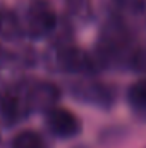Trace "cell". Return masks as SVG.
<instances>
[{
    "label": "cell",
    "instance_id": "6da1fadb",
    "mask_svg": "<svg viewBox=\"0 0 146 148\" xmlns=\"http://www.w3.org/2000/svg\"><path fill=\"white\" fill-rule=\"evenodd\" d=\"M57 26V16L53 9L43 2L35 0L26 10V33L31 38L48 36Z\"/></svg>",
    "mask_w": 146,
    "mask_h": 148
},
{
    "label": "cell",
    "instance_id": "7a4b0ae2",
    "mask_svg": "<svg viewBox=\"0 0 146 148\" xmlns=\"http://www.w3.org/2000/svg\"><path fill=\"white\" fill-rule=\"evenodd\" d=\"M45 121L48 131L62 140L74 138L81 133V121L71 110L62 107H52L45 112Z\"/></svg>",
    "mask_w": 146,
    "mask_h": 148
},
{
    "label": "cell",
    "instance_id": "3957f363",
    "mask_svg": "<svg viewBox=\"0 0 146 148\" xmlns=\"http://www.w3.org/2000/svg\"><path fill=\"white\" fill-rule=\"evenodd\" d=\"M26 105L29 112H46L48 109L55 107V102L59 100V90L52 83H31L23 86Z\"/></svg>",
    "mask_w": 146,
    "mask_h": 148
},
{
    "label": "cell",
    "instance_id": "277c9868",
    "mask_svg": "<svg viewBox=\"0 0 146 148\" xmlns=\"http://www.w3.org/2000/svg\"><path fill=\"white\" fill-rule=\"evenodd\" d=\"M74 97L84 103L95 105V107H102L107 109L113 103V91L110 90L107 84L96 83V81H81L76 83L72 86Z\"/></svg>",
    "mask_w": 146,
    "mask_h": 148
},
{
    "label": "cell",
    "instance_id": "5b68a950",
    "mask_svg": "<svg viewBox=\"0 0 146 148\" xmlns=\"http://www.w3.org/2000/svg\"><path fill=\"white\" fill-rule=\"evenodd\" d=\"M55 64L59 69L74 74H91L95 71L93 59L79 48H64L57 53Z\"/></svg>",
    "mask_w": 146,
    "mask_h": 148
},
{
    "label": "cell",
    "instance_id": "8992f818",
    "mask_svg": "<svg viewBox=\"0 0 146 148\" xmlns=\"http://www.w3.org/2000/svg\"><path fill=\"white\" fill-rule=\"evenodd\" d=\"M23 35V26L12 10H0V38L7 41L19 40Z\"/></svg>",
    "mask_w": 146,
    "mask_h": 148
},
{
    "label": "cell",
    "instance_id": "52a82bcc",
    "mask_svg": "<svg viewBox=\"0 0 146 148\" xmlns=\"http://www.w3.org/2000/svg\"><path fill=\"white\" fill-rule=\"evenodd\" d=\"M127 102L138 112H146V77L138 79L127 90Z\"/></svg>",
    "mask_w": 146,
    "mask_h": 148
},
{
    "label": "cell",
    "instance_id": "ba28073f",
    "mask_svg": "<svg viewBox=\"0 0 146 148\" xmlns=\"http://www.w3.org/2000/svg\"><path fill=\"white\" fill-rule=\"evenodd\" d=\"M10 148H46V145L35 131H21L12 138Z\"/></svg>",
    "mask_w": 146,
    "mask_h": 148
},
{
    "label": "cell",
    "instance_id": "9c48e42d",
    "mask_svg": "<svg viewBox=\"0 0 146 148\" xmlns=\"http://www.w3.org/2000/svg\"><path fill=\"white\" fill-rule=\"evenodd\" d=\"M131 69L138 74H146V45L138 47L129 57Z\"/></svg>",
    "mask_w": 146,
    "mask_h": 148
},
{
    "label": "cell",
    "instance_id": "30bf717a",
    "mask_svg": "<svg viewBox=\"0 0 146 148\" xmlns=\"http://www.w3.org/2000/svg\"><path fill=\"white\" fill-rule=\"evenodd\" d=\"M117 3L127 12H141L145 9L146 0H117Z\"/></svg>",
    "mask_w": 146,
    "mask_h": 148
},
{
    "label": "cell",
    "instance_id": "8fae6325",
    "mask_svg": "<svg viewBox=\"0 0 146 148\" xmlns=\"http://www.w3.org/2000/svg\"><path fill=\"white\" fill-rule=\"evenodd\" d=\"M84 7V0H69V9L72 12H77Z\"/></svg>",
    "mask_w": 146,
    "mask_h": 148
}]
</instances>
